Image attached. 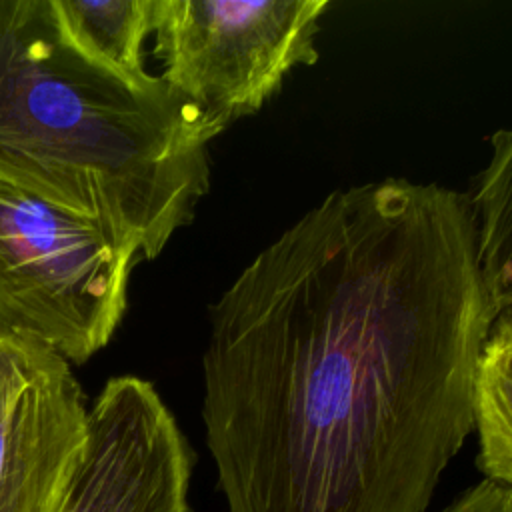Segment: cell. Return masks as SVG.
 Wrapping results in <instances>:
<instances>
[{"instance_id":"cell-1","label":"cell","mask_w":512,"mask_h":512,"mask_svg":"<svg viewBox=\"0 0 512 512\" xmlns=\"http://www.w3.org/2000/svg\"><path fill=\"white\" fill-rule=\"evenodd\" d=\"M494 318L468 194H328L210 308L202 420L228 512H428Z\"/></svg>"},{"instance_id":"cell-2","label":"cell","mask_w":512,"mask_h":512,"mask_svg":"<svg viewBox=\"0 0 512 512\" xmlns=\"http://www.w3.org/2000/svg\"><path fill=\"white\" fill-rule=\"evenodd\" d=\"M220 132L160 74L84 56L52 0H0V182L84 216L154 260L210 188Z\"/></svg>"},{"instance_id":"cell-3","label":"cell","mask_w":512,"mask_h":512,"mask_svg":"<svg viewBox=\"0 0 512 512\" xmlns=\"http://www.w3.org/2000/svg\"><path fill=\"white\" fill-rule=\"evenodd\" d=\"M138 260L100 224L0 182V340L84 364L116 334Z\"/></svg>"},{"instance_id":"cell-4","label":"cell","mask_w":512,"mask_h":512,"mask_svg":"<svg viewBox=\"0 0 512 512\" xmlns=\"http://www.w3.org/2000/svg\"><path fill=\"white\" fill-rule=\"evenodd\" d=\"M326 0H156L166 84L224 132L256 114L296 66L316 62Z\"/></svg>"},{"instance_id":"cell-5","label":"cell","mask_w":512,"mask_h":512,"mask_svg":"<svg viewBox=\"0 0 512 512\" xmlns=\"http://www.w3.org/2000/svg\"><path fill=\"white\" fill-rule=\"evenodd\" d=\"M194 450L152 382L110 378L62 512H190Z\"/></svg>"},{"instance_id":"cell-6","label":"cell","mask_w":512,"mask_h":512,"mask_svg":"<svg viewBox=\"0 0 512 512\" xmlns=\"http://www.w3.org/2000/svg\"><path fill=\"white\" fill-rule=\"evenodd\" d=\"M86 440L70 364L38 342L0 340V512H62Z\"/></svg>"},{"instance_id":"cell-7","label":"cell","mask_w":512,"mask_h":512,"mask_svg":"<svg viewBox=\"0 0 512 512\" xmlns=\"http://www.w3.org/2000/svg\"><path fill=\"white\" fill-rule=\"evenodd\" d=\"M52 6L64 34L84 56L134 84L156 78L144 60L156 0H52Z\"/></svg>"},{"instance_id":"cell-8","label":"cell","mask_w":512,"mask_h":512,"mask_svg":"<svg viewBox=\"0 0 512 512\" xmlns=\"http://www.w3.org/2000/svg\"><path fill=\"white\" fill-rule=\"evenodd\" d=\"M490 158L468 194L494 320L512 322V128L490 138Z\"/></svg>"},{"instance_id":"cell-9","label":"cell","mask_w":512,"mask_h":512,"mask_svg":"<svg viewBox=\"0 0 512 512\" xmlns=\"http://www.w3.org/2000/svg\"><path fill=\"white\" fill-rule=\"evenodd\" d=\"M474 430L484 478L512 488V368L488 340L476 370Z\"/></svg>"},{"instance_id":"cell-10","label":"cell","mask_w":512,"mask_h":512,"mask_svg":"<svg viewBox=\"0 0 512 512\" xmlns=\"http://www.w3.org/2000/svg\"><path fill=\"white\" fill-rule=\"evenodd\" d=\"M440 512H512V488L484 478Z\"/></svg>"},{"instance_id":"cell-11","label":"cell","mask_w":512,"mask_h":512,"mask_svg":"<svg viewBox=\"0 0 512 512\" xmlns=\"http://www.w3.org/2000/svg\"><path fill=\"white\" fill-rule=\"evenodd\" d=\"M488 344L496 348V352L510 364L512 368V322L506 320H494L490 332H488Z\"/></svg>"}]
</instances>
